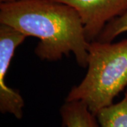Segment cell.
Wrapping results in <instances>:
<instances>
[{
    "instance_id": "obj_6",
    "label": "cell",
    "mask_w": 127,
    "mask_h": 127,
    "mask_svg": "<svg viewBox=\"0 0 127 127\" xmlns=\"http://www.w3.org/2000/svg\"><path fill=\"white\" fill-rule=\"evenodd\" d=\"M100 127H127V89L123 99L96 114Z\"/></svg>"
},
{
    "instance_id": "obj_7",
    "label": "cell",
    "mask_w": 127,
    "mask_h": 127,
    "mask_svg": "<svg viewBox=\"0 0 127 127\" xmlns=\"http://www.w3.org/2000/svg\"><path fill=\"white\" fill-rule=\"evenodd\" d=\"M124 32H127V11L119 17L107 23L95 40L111 42Z\"/></svg>"
},
{
    "instance_id": "obj_3",
    "label": "cell",
    "mask_w": 127,
    "mask_h": 127,
    "mask_svg": "<svg viewBox=\"0 0 127 127\" xmlns=\"http://www.w3.org/2000/svg\"><path fill=\"white\" fill-rule=\"evenodd\" d=\"M26 37L17 30L0 23V112L18 119L23 117L25 102L18 91L6 85V76L15 51Z\"/></svg>"
},
{
    "instance_id": "obj_5",
    "label": "cell",
    "mask_w": 127,
    "mask_h": 127,
    "mask_svg": "<svg viewBox=\"0 0 127 127\" xmlns=\"http://www.w3.org/2000/svg\"><path fill=\"white\" fill-rule=\"evenodd\" d=\"M59 113L63 127H100L96 116L81 101L65 100Z\"/></svg>"
},
{
    "instance_id": "obj_4",
    "label": "cell",
    "mask_w": 127,
    "mask_h": 127,
    "mask_svg": "<svg viewBox=\"0 0 127 127\" xmlns=\"http://www.w3.org/2000/svg\"><path fill=\"white\" fill-rule=\"evenodd\" d=\"M73 7L79 14L90 42L95 40L106 25L127 11V0H53Z\"/></svg>"
},
{
    "instance_id": "obj_8",
    "label": "cell",
    "mask_w": 127,
    "mask_h": 127,
    "mask_svg": "<svg viewBox=\"0 0 127 127\" xmlns=\"http://www.w3.org/2000/svg\"><path fill=\"white\" fill-rule=\"evenodd\" d=\"M18 0H0V3H11Z\"/></svg>"
},
{
    "instance_id": "obj_1",
    "label": "cell",
    "mask_w": 127,
    "mask_h": 127,
    "mask_svg": "<svg viewBox=\"0 0 127 127\" xmlns=\"http://www.w3.org/2000/svg\"><path fill=\"white\" fill-rule=\"evenodd\" d=\"M0 23L38 38L35 53L42 60L57 61L72 52L78 64L87 67L90 42L79 14L71 6L53 0L1 3Z\"/></svg>"
},
{
    "instance_id": "obj_2",
    "label": "cell",
    "mask_w": 127,
    "mask_h": 127,
    "mask_svg": "<svg viewBox=\"0 0 127 127\" xmlns=\"http://www.w3.org/2000/svg\"><path fill=\"white\" fill-rule=\"evenodd\" d=\"M87 67L85 77L65 100L81 101L96 116L127 89V38L115 43L91 42Z\"/></svg>"
}]
</instances>
